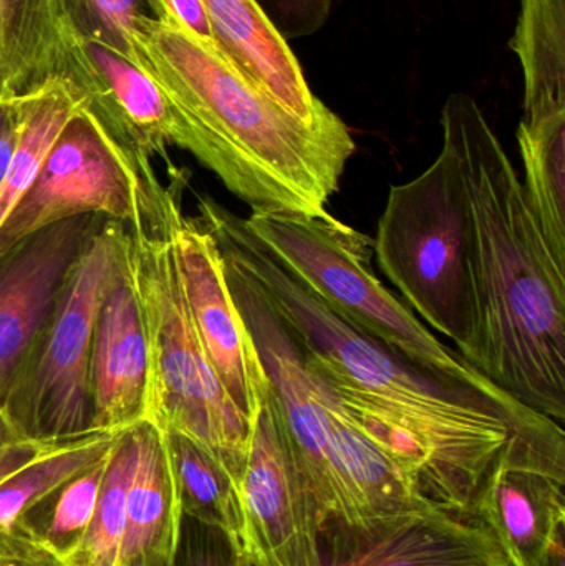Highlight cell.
Returning a JSON list of instances; mask_svg holds the SVG:
<instances>
[{
  "mask_svg": "<svg viewBox=\"0 0 565 566\" xmlns=\"http://www.w3.org/2000/svg\"><path fill=\"white\" fill-rule=\"evenodd\" d=\"M199 222L221 254L258 283L294 338L305 368L338 398L384 421L374 441L431 504L470 517L471 504L513 429L547 421L473 389L428 375L375 342L292 277L245 228L244 219L202 196Z\"/></svg>",
  "mask_w": 565,
  "mask_h": 566,
  "instance_id": "obj_1",
  "label": "cell"
},
{
  "mask_svg": "<svg viewBox=\"0 0 565 566\" xmlns=\"http://www.w3.org/2000/svg\"><path fill=\"white\" fill-rule=\"evenodd\" d=\"M441 129L460 166L470 218L474 319L461 356L511 398L563 424L565 265L477 99L448 96Z\"/></svg>",
  "mask_w": 565,
  "mask_h": 566,
  "instance_id": "obj_2",
  "label": "cell"
},
{
  "mask_svg": "<svg viewBox=\"0 0 565 566\" xmlns=\"http://www.w3.org/2000/svg\"><path fill=\"white\" fill-rule=\"evenodd\" d=\"M133 49L178 115L181 148L251 214H327L357 149L341 116L307 125L172 17L136 30Z\"/></svg>",
  "mask_w": 565,
  "mask_h": 566,
  "instance_id": "obj_3",
  "label": "cell"
},
{
  "mask_svg": "<svg viewBox=\"0 0 565 566\" xmlns=\"http://www.w3.org/2000/svg\"><path fill=\"white\" fill-rule=\"evenodd\" d=\"M126 277L138 302L148 348L143 421L191 439L238 484L254 426L236 408L202 348L166 222L165 229H128Z\"/></svg>",
  "mask_w": 565,
  "mask_h": 566,
  "instance_id": "obj_4",
  "label": "cell"
},
{
  "mask_svg": "<svg viewBox=\"0 0 565 566\" xmlns=\"http://www.w3.org/2000/svg\"><path fill=\"white\" fill-rule=\"evenodd\" d=\"M245 228L265 251L345 322L428 375L523 409L441 343L372 271L374 241L331 214H251Z\"/></svg>",
  "mask_w": 565,
  "mask_h": 566,
  "instance_id": "obj_5",
  "label": "cell"
},
{
  "mask_svg": "<svg viewBox=\"0 0 565 566\" xmlns=\"http://www.w3.org/2000/svg\"><path fill=\"white\" fill-rule=\"evenodd\" d=\"M470 218L457 156L438 158L411 181L391 186L374 254L408 308L463 353L473 333Z\"/></svg>",
  "mask_w": 565,
  "mask_h": 566,
  "instance_id": "obj_6",
  "label": "cell"
},
{
  "mask_svg": "<svg viewBox=\"0 0 565 566\" xmlns=\"http://www.w3.org/2000/svg\"><path fill=\"white\" fill-rule=\"evenodd\" d=\"M128 229L103 219L76 259L19 395L13 421L30 438L66 442L92 432V358L103 303L126 275Z\"/></svg>",
  "mask_w": 565,
  "mask_h": 566,
  "instance_id": "obj_7",
  "label": "cell"
},
{
  "mask_svg": "<svg viewBox=\"0 0 565 566\" xmlns=\"http://www.w3.org/2000/svg\"><path fill=\"white\" fill-rule=\"evenodd\" d=\"M168 192L153 165L129 155L83 106L0 228V259L36 232L82 216L151 228L165 218Z\"/></svg>",
  "mask_w": 565,
  "mask_h": 566,
  "instance_id": "obj_8",
  "label": "cell"
},
{
  "mask_svg": "<svg viewBox=\"0 0 565 566\" xmlns=\"http://www.w3.org/2000/svg\"><path fill=\"white\" fill-rule=\"evenodd\" d=\"M565 432L547 419L513 429L471 504L511 566H540L565 527Z\"/></svg>",
  "mask_w": 565,
  "mask_h": 566,
  "instance_id": "obj_9",
  "label": "cell"
},
{
  "mask_svg": "<svg viewBox=\"0 0 565 566\" xmlns=\"http://www.w3.org/2000/svg\"><path fill=\"white\" fill-rule=\"evenodd\" d=\"M166 234L192 325L209 363L236 408L254 426L268 406L271 385L258 345L229 289L221 249L198 219L182 214L176 192L169 201Z\"/></svg>",
  "mask_w": 565,
  "mask_h": 566,
  "instance_id": "obj_10",
  "label": "cell"
},
{
  "mask_svg": "<svg viewBox=\"0 0 565 566\" xmlns=\"http://www.w3.org/2000/svg\"><path fill=\"white\" fill-rule=\"evenodd\" d=\"M102 221L59 222L0 259V416L19 395L66 279Z\"/></svg>",
  "mask_w": 565,
  "mask_h": 566,
  "instance_id": "obj_11",
  "label": "cell"
},
{
  "mask_svg": "<svg viewBox=\"0 0 565 566\" xmlns=\"http://www.w3.org/2000/svg\"><path fill=\"white\" fill-rule=\"evenodd\" d=\"M236 491L249 565L324 566L317 507L282 448L268 406L255 419Z\"/></svg>",
  "mask_w": 565,
  "mask_h": 566,
  "instance_id": "obj_12",
  "label": "cell"
},
{
  "mask_svg": "<svg viewBox=\"0 0 565 566\" xmlns=\"http://www.w3.org/2000/svg\"><path fill=\"white\" fill-rule=\"evenodd\" d=\"M322 558L324 566H511L483 524L427 499L358 524L328 522Z\"/></svg>",
  "mask_w": 565,
  "mask_h": 566,
  "instance_id": "obj_13",
  "label": "cell"
},
{
  "mask_svg": "<svg viewBox=\"0 0 565 566\" xmlns=\"http://www.w3.org/2000/svg\"><path fill=\"white\" fill-rule=\"evenodd\" d=\"M83 106L109 136L143 165L168 161V146L181 148V123L158 83L132 60L96 40L62 29L59 70Z\"/></svg>",
  "mask_w": 565,
  "mask_h": 566,
  "instance_id": "obj_14",
  "label": "cell"
},
{
  "mask_svg": "<svg viewBox=\"0 0 565 566\" xmlns=\"http://www.w3.org/2000/svg\"><path fill=\"white\" fill-rule=\"evenodd\" d=\"M201 2L216 46L242 75L307 125L337 116L308 88L287 40L269 22L255 0Z\"/></svg>",
  "mask_w": 565,
  "mask_h": 566,
  "instance_id": "obj_15",
  "label": "cell"
},
{
  "mask_svg": "<svg viewBox=\"0 0 565 566\" xmlns=\"http://www.w3.org/2000/svg\"><path fill=\"white\" fill-rule=\"evenodd\" d=\"M148 348L138 302L123 279L100 312L92 358V432H123L143 422Z\"/></svg>",
  "mask_w": 565,
  "mask_h": 566,
  "instance_id": "obj_16",
  "label": "cell"
},
{
  "mask_svg": "<svg viewBox=\"0 0 565 566\" xmlns=\"http://www.w3.org/2000/svg\"><path fill=\"white\" fill-rule=\"evenodd\" d=\"M136 464L126 495V531L119 565L138 555L175 557L182 512L165 432L149 422L132 428Z\"/></svg>",
  "mask_w": 565,
  "mask_h": 566,
  "instance_id": "obj_17",
  "label": "cell"
},
{
  "mask_svg": "<svg viewBox=\"0 0 565 566\" xmlns=\"http://www.w3.org/2000/svg\"><path fill=\"white\" fill-rule=\"evenodd\" d=\"M60 46L59 0H0V98L56 76Z\"/></svg>",
  "mask_w": 565,
  "mask_h": 566,
  "instance_id": "obj_18",
  "label": "cell"
},
{
  "mask_svg": "<svg viewBox=\"0 0 565 566\" xmlns=\"http://www.w3.org/2000/svg\"><path fill=\"white\" fill-rule=\"evenodd\" d=\"M17 98L20 132L0 185V228L42 171L66 123L83 108L82 96L62 76H52Z\"/></svg>",
  "mask_w": 565,
  "mask_h": 566,
  "instance_id": "obj_19",
  "label": "cell"
},
{
  "mask_svg": "<svg viewBox=\"0 0 565 566\" xmlns=\"http://www.w3.org/2000/svg\"><path fill=\"white\" fill-rule=\"evenodd\" d=\"M516 136L531 211L554 258L565 265V109L524 116Z\"/></svg>",
  "mask_w": 565,
  "mask_h": 566,
  "instance_id": "obj_20",
  "label": "cell"
},
{
  "mask_svg": "<svg viewBox=\"0 0 565 566\" xmlns=\"http://www.w3.org/2000/svg\"><path fill=\"white\" fill-rule=\"evenodd\" d=\"M524 75V116L565 109V0H521L511 36Z\"/></svg>",
  "mask_w": 565,
  "mask_h": 566,
  "instance_id": "obj_21",
  "label": "cell"
},
{
  "mask_svg": "<svg viewBox=\"0 0 565 566\" xmlns=\"http://www.w3.org/2000/svg\"><path fill=\"white\" fill-rule=\"evenodd\" d=\"M185 517L218 528L241 548V509L231 475L191 439L163 431Z\"/></svg>",
  "mask_w": 565,
  "mask_h": 566,
  "instance_id": "obj_22",
  "label": "cell"
},
{
  "mask_svg": "<svg viewBox=\"0 0 565 566\" xmlns=\"http://www.w3.org/2000/svg\"><path fill=\"white\" fill-rule=\"evenodd\" d=\"M119 434L122 432L83 436L3 481L0 484V532L15 528L23 515L46 495L106 458Z\"/></svg>",
  "mask_w": 565,
  "mask_h": 566,
  "instance_id": "obj_23",
  "label": "cell"
},
{
  "mask_svg": "<svg viewBox=\"0 0 565 566\" xmlns=\"http://www.w3.org/2000/svg\"><path fill=\"white\" fill-rule=\"evenodd\" d=\"M109 454L46 495L15 527L32 535L63 562L69 560L82 544L95 514Z\"/></svg>",
  "mask_w": 565,
  "mask_h": 566,
  "instance_id": "obj_24",
  "label": "cell"
},
{
  "mask_svg": "<svg viewBox=\"0 0 565 566\" xmlns=\"http://www.w3.org/2000/svg\"><path fill=\"white\" fill-rule=\"evenodd\" d=\"M135 464V439L128 429L113 446L95 514L66 566H119L126 531V495Z\"/></svg>",
  "mask_w": 565,
  "mask_h": 566,
  "instance_id": "obj_25",
  "label": "cell"
},
{
  "mask_svg": "<svg viewBox=\"0 0 565 566\" xmlns=\"http://www.w3.org/2000/svg\"><path fill=\"white\" fill-rule=\"evenodd\" d=\"M62 29L105 43L135 62L133 33L169 15L163 0H59Z\"/></svg>",
  "mask_w": 565,
  "mask_h": 566,
  "instance_id": "obj_26",
  "label": "cell"
},
{
  "mask_svg": "<svg viewBox=\"0 0 565 566\" xmlns=\"http://www.w3.org/2000/svg\"><path fill=\"white\" fill-rule=\"evenodd\" d=\"M176 566H251L241 548L218 528L182 515Z\"/></svg>",
  "mask_w": 565,
  "mask_h": 566,
  "instance_id": "obj_27",
  "label": "cell"
},
{
  "mask_svg": "<svg viewBox=\"0 0 565 566\" xmlns=\"http://www.w3.org/2000/svg\"><path fill=\"white\" fill-rule=\"evenodd\" d=\"M284 40L305 39L325 25L332 0H255Z\"/></svg>",
  "mask_w": 565,
  "mask_h": 566,
  "instance_id": "obj_28",
  "label": "cell"
},
{
  "mask_svg": "<svg viewBox=\"0 0 565 566\" xmlns=\"http://www.w3.org/2000/svg\"><path fill=\"white\" fill-rule=\"evenodd\" d=\"M69 442L72 441L52 442L30 438L7 411L0 416V484L27 465L59 451Z\"/></svg>",
  "mask_w": 565,
  "mask_h": 566,
  "instance_id": "obj_29",
  "label": "cell"
},
{
  "mask_svg": "<svg viewBox=\"0 0 565 566\" xmlns=\"http://www.w3.org/2000/svg\"><path fill=\"white\" fill-rule=\"evenodd\" d=\"M0 566H66L32 535L15 527L0 532Z\"/></svg>",
  "mask_w": 565,
  "mask_h": 566,
  "instance_id": "obj_30",
  "label": "cell"
},
{
  "mask_svg": "<svg viewBox=\"0 0 565 566\" xmlns=\"http://www.w3.org/2000/svg\"><path fill=\"white\" fill-rule=\"evenodd\" d=\"M20 132L19 98H0V185L9 168Z\"/></svg>",
  "mask_w": 565,
  "mask_h": 566,
  "instance_id": "obj_31",
  "label": "cell"
},
{
  "mask_svg": "<svg viewBox=\"0 0 565 566\" xmlns=\"http://www.w3.org/2000/svg\"><path fill=\"white\" fill-rule=\"evenodd\" d=\"M163 2H165L166 9H168L169 15L176 22L181 23L182 27L191 30L192 33L201 36V39L215 43L201 0H163Z\"/></svg>",
  "mask_w": 565,
  "mask_h": 566,
  "instance_id": "obj_32",
  "label": "cell"
},
{
  "mask_svg": "<svg viewBox=\"0 0 565 566\" xmlns=\"http://www.w3.org/2000/svg\"><path fill=\"white\" fill-rule=\"evenodd\" d=\"M540 566H565V527L561 528L547 545Z\"/></svg>",
  "mask_w": 565,
  "mask_h": 566,
  "instance_id": "obj_33",
  "label": "cell"
},
{
  "mask_svg": "<svg viewBox=\"0 0 565 566\" xmlns=\"http://www.w3.org/2000/svg\"><path fill=\"white\" fill-rule=\"evenodd\" d=\"M119 566H176V555L145 554Z\"/></svg>",
  "mask_w": 565,
  "mask_h": 566,
  "instance_id": "obj_34",
  "label": "cell"
}]
</instances>
